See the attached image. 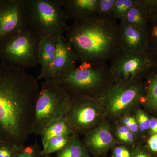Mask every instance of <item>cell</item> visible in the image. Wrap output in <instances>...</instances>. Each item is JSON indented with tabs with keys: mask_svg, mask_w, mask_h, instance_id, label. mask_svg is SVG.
Here are the masks:
<instances>
[{
	"mask_svg": "<svg viewBox=\"0 0 157 157\" xmlns=\"http://www.w3.org/2000/svg\"><path fill=\"white\" fill-rule=\"evenodd\" d=\"M71 104L65 117L73 133H86L98 122L101 111L97 99L90 96L71 98Z\"/></svg>",
	"mask_w": 157,
	"mask_h": 157,
	"instance_id": "cell-9",
	"label": "cell"
},
{
	"mask_svg": "<svg viewBox=\"0 0 157 157\" xmlns=\"http://www.w3.org/2000/svg\"><path fill=\"white\" fill-rule=\"evenodd\" d=\"M42 37L28 25L0 41V65L11 70L25 71L39 63Z\"/></svg>",
	"mask_w": 157,
	"mask_h": 157,
	"instance_id": "cell-3",
	"label": "cell"
},
{
	"mask_svg": "<svg viewBox=\"0 0 157 157\" xmlns=\"http://www.w3.org/2000/svg\"><path fill=\"white\" fill-rule=\"evenodd\" d=\"M139 82L131 84L111 85L102 94V99L109 114L118 116L135 107L145 93Z\"/></svg>",
	"mask_w": 157,
	"mask_h": 157,
	"instance_id": "cell-8",
	"label": "cell"
},
{
	"mask_svg": "<svg viewBox=\"0 0 157 157\" xmlns=\"http://www.w3.org/2000/svg\"><path fill=\"white\" fill-rule=\"evenodd\" d=\"M76 137L75 134L68 135H61L50 139L44 148L42 149L44 154L57 153L64 148L68 144Z\"/></svg>",
	"mask_w": 157,
	"mask_h": 157,
	"instance_id": "cell-20",
	"label": "cell"
},
{
	"mask_svg": "<svg viewBox=\"0 0 157 157\" xmlns=\"http://www.w3.org/2000/svg\"><path fill=\"white\" fill-rule=\"evenodd\" d=\"M150 130L152 134H157V119L152 118L150 119Z\"/></svg>",
	"mask_w": 157,
	"mask_h": 157,
	"instance_id": "cell-32",
	"label": "cell"
},
{
	"mask_svg": "<svg viewBox=\"0 0 157 157\" xmlns=\"http://www.w3.org/2000/svg\"><path fill=\"white\" fill-rule=\"evenodd\" d=\"M135 157H150L146 154L144 153H140L139 154L135 156Z\"/></svg>",
	"mask_w": 157,
	"mask_h": 157,
	"instance_id": "cell-35",
	"label": "cell"
},
{
	"mask_svg": "<svg viewBox=\"0 0 157 157\" xmlns=\"http://www.w3.org/2000/svg\"><path fill=\"white\" fill-rule=\"evenodd\" d=\"M28 25L41 37L57 38L67 30L63 0H24Z\"/></svg>",
	"mask_w": 157,
	"mask_h": 157,
	"instance_id": "cell-5",
	"label": "cell"
},
{
	"mask_svg": "<svg viewBox=\"0 0 157 157\" xmlns=\"http://www.w3.org/2000/svg\"><path fill=\"white\" fill-rule=\"evenodd\" d=\"M57 39L50 36H43L41 38L39 49L40 72L36 78L38 81L44 79L53 61L56 53Z\"/></svg>",
	"mask_w": 157,
	"mask_h": 157,
	"instance_id": "cell-15",
	"label": "cell"
},
{
	"mask_svg": "<svg viewBox=\"0 0 157 157\" xmlns=\"http://www.w3.org/2000/svg\"><path fill=\"white\" fill-rule=\"evenodd\" d=\"M137 119L139 129L141 132L149 129L150 119L145 113L141 111H138L137 113Z\"/></svg>",
	"mask_w": 157,
	"mask_h": 157,
	"instance_id": "cell-26",
	"label": "cell"
},
{
	"mask_svg": "<svg viewBox=\"0 0 157 157\" xmlns=\"http://www.w3.org/2000/svg\"><path fill=\"white\" fill-rule=\"evenodd\" d=\"M22 147L0 141V157H15Z\"/></svg>",
	"mask_w": 157,
	"mask_h": 157,
	"instance_id": "cell-25",
	"label": "cell"
},
{
	"mask_svg": "<svg viewBox=\"0 0 157 157\" xmlns=\"http://www.w3.org/2000/svg\"><path fill=\"white\" fill-rule=\"evenodd\" d=\"M137 1V0H116L113 11L112 18L117 21H123L128 11L135 5Z\"/></svg>",
	"mask_w": 157,
	"mask_h": 157,
	"instance_id": "cell-22",
	"label": "cell"
},
{
	"mask_svg": "<svg viewBox=\"0 0 157 157\" xmlns=\"http://www.w3.org/2000/svg\"><path fill=\"white\" fill-rule=\"evenodd\" d=\"M118 23L95 16L73 22L66 32L80 63H106L118 49Z\"/></svg>",
	"mask_w": 157,
	"mask_h": 157,
	"instance_id": "cell-2",
	"label": "cell"
},
{
	"mask_svg": "<svg viewBox=\"0 0 157 157\" xmlns=\"http://www.w3.org/2000/svg\"><path fill=\"white\" fill-rule=\"evenodd\" d=\"M149 147L153 151L157 152V134L152 135L148 140Z\"/></svg>",
	"mask_w": 157,
	"mask_h": 157,
	"instance_id": "cell-29",
	"label": "cell"
},
{
	"mask_svg": "<svg viewBox=\"0 0 157 157\" xmlns=\"http://www.w3.org/2000/svg\"><path fill=\"white\" fill-rule=\"evenodd\" d=\"M121 22L139 28L146 29L149 22V15L143 0H137L135 5L128 11L124 19Z\"/></svg>",
	"mask_w": 157,
	"mask_h": 157,
	"instance_id": "cell-17",
	"label": "cell"
},
{
	"mask_svg": "<svg viewBox=\"0 0 157 157\" xmlns=\"http://www.w3.org/2000/svg\"><path fill=\"white\" fill-rule=\"evenodd\" d=\"M55 157H90L83 142L76 137L64 148L56 153Z\"/></svg>",
	"mask_w": 157,
	"mask_h": 157,
	"instance_id": "cell-18",
	"label": "cell"
},
{
	"mask_svg": "<svg viewBox=\"0 0 157 157\" xmlns=\"http://www.w3.org/2000/svg\"><path fill=\"white\" fill-rule=\"evenodd\" d=\"M71 96L58 81L45 79L34 106L31 134L40 136L44 128L52 122L65 117L70 107Z\"/></svg>",
	"mask_w": 157,
	"mask_h": 157,
	"instance_id": "cell-4",
	"label": "cell"
},
{
	"mask_svg": "<svg viewBox=\"0 0 157 157\" xmlns=\"http://www.w3.org/2000/svg\"><path fill=\"white\" fill-rule=\"evenodd\" d=\"M43 150L37 139L35 143L23 147L15 157H44Z\"/></svg>",
	"mask_w": 157,
	"mask_h": 157,
	"instance_id": "cell-24",
	"label": "cell"
},
{
	"mask_svg": "<svg viewBox=\"0 0 157 157\" xmlns=\"http://www.w3.org/2000/svg\"><path fill=\"white\" fill-rule=\"evenodd\" d=\"M27 26L24 0H2L0 3V41Z\"/></svg>",
	"mask_w": 157,
	"mask_h": 157,
	"instance_id": "cell-11",
	"label": "cell"
},
{
	"mask_svg": "<svg viewBox=\"0 0 157 157\" xmlns=\"http://www.w3.org/2000/svg\"><path fill=\"white\" fill-rule=\"evenodd\" d=\"M44 157H51V155L49 154H44Z\"/></svg>",
	"mask_w": 157,
	"mask_h": 157,
	"instance_id": "cell-36",
	"label": "cell"
},
{
	"mask_svg": "<svg viewBox=\"0 0 157 157\" xmlns=\"http://www.w3.org/2000/svg\"><path fill=\"white\" fill-rule=\"evenodd\" d=\"M78 56L64 36L57 39L55 56L44 79L58 81L77 67Z\"/></svg>",
	"mask_w": 157,
	"mask_h": 157,
	"instance_id": "cell-10",
	"label": "cell"
},
{
	"mask_svg": "<svg viewBox=\"0 0 157 157\" xmlns=\"http://www.w3.org/2000/svg\"><path fill=\"white\" fill-rule=\"evenodd\" d=\"M130 132V131L129 130L128 128L126 126L124 125L120 127L118 129L117 131L118 137L121 140L122 138L124 137L126 135Z\"/></svg>",
	"mask_w": 157,
	"mask_h": 157,
	"instance_id": "cell-30",
	"label": "cell"
},
{
	"mask_svg": "<svg viewBox=\"0 0 157 157\" xmlns=\"http://www.w3.org/2000/svg\"><path fill=\"white\" fill-rule=\"evenodd\" d=\"M116 0H98L96 15L102 18H112L113 11Z\"/></svg>",
	"mask_w": 157,
	"mask_h": 157,
	"instance_id": "cell-23",
	"label": "cell"
},
{
	"mask_svg": "<svg viewBox=\"0 0 157 157\" xmlns=\"http://www.w3.org/2000/svg\"><path fill=\"white\" fill-rule=\"evenodd\" d=\"M147 30L148 39L147 52L157 67V17L149 21Z\"/></svg>",
	"mask_w": 157,
	"mask_h": 157,
	"instance_id": "cell-21",
	"label": "cell"
},
{
	"mask_svg": "<svg viewBox=\"0 0 157 157\" xmlns=\"http://www.w3.org/2000/svg\"><path fill=\"white\" fill-rule=\"evenodd\" d=\"M73 130L65 117L60 118L48 124L40 135L42 142V149L47 144L48 140L53 137L73 135Z\"/></svg>",
	"mask_w": 157,
	"mask_h": 157,
	"instance_id": "cell-16",
	"label": "cell"
},
{
	"mask_svg": "<svg viewBox=\"0 0 157 157\" xmlns=\"http://www.w3.org/2000/svg\"><path fill=\"white\" fill-rule=\"evenodd\" d=\"M83 143L87 150L98 152L111 147L114 139L108 125L103 124L86 132Z\"/></svg>",
	"mask_w": 157,
	"mask_h": 157,
	"instance_id": "cell-13",
	"label": "cell"
},
{
	"mask_svg": "<svg viewBox=\"0 0 157 157\" xmlns=\"http://www.w3.org/2000/svg\"><path fill=\"white\" fill-rule=\"evenodd\" d=\"M121 140L124 141H125V142H129V143L133 142L134 140V135H133V133L131 132H129Z\"/></svg>",
	"mask_w": 157,
	"mask_h": 157,
	"instance_id": "cell-33",
	"label": "cell"
},
{
	"mask_svg": "<svg viewBox=\"0 0 157 157\" xmlns=\"http://www.w3.org/2000/svg\"><path fill=\"white\" fill-rule=\"evenodd\" d=\"M146 90V105L151 110L157 111V67L149 74Z\"/></svg>",
	"mask_w": 157,
	"mask_h": 157,
	"instance_id": "cell-19",
	"label": "cell"
},
{
	"mask_svg": "<svg viewBox=\"0 0 157 157\" xmlns=\"http://www.w3.org/2000/svg\"><path fill=\"white\" fill-rule=\"evenodd\" d=\"M135 119V118L131 117H126L124 118L123 120V123L124 125L127 126L129 124H131Z\"/></svg>",
	"mask_w": 157,
	"mask_h": 157,
	"instance_id": "cell-34",
	"label": "cell"
},
{
	"mask_svg": "<svg viewBox=\"0 0 157 157\" xmlns=\"http://www.w3.org/2000/svg\"><path fill=\"white\" fill-rule=\"evenodd\" d=\"M109 61L111 79L115 83L123 85L139 82L140 77L148 76L155 67L147 51L131 52L118 49Z\"/></svg>",
	"mask_w": 157,
	"mask_h": 157,
	"instance_id": "cell-7",
	"label": "cell"
},
{
	"mask_svg": "<svg viewBox=\"0 0 157 157\" xmlns=\"http://www.w3.org/2000/svg\"><path fill=\"white\" fill-rule=\"evenodd\" d=\"M2 0H0V3H1V2H2Z\"/></svg>",
	"mask_w": 157,
	"mask_h": 157,
	"instance_id": "cell-37",
	"label": "cell"
},
{
	"mask_svg": "<svg viewBox=\"0 0 157 157\" xmlns=\"http://www.w3.org/2000/svg\"><path fill=\"white\" fill-rule=\"evenodd\" d=\"M115 157H131L130 152L124 147H119L114 150Z\"/></svg>",
	"mask_w": 157,
	"mask_h": 157,
	"instance_id": "cell-28",
	"label": "cell"
},
{
	"mask_svg": "<svg viewBox=\"0 0 157 157\" xmlns=\"http://www.w3.org/2000/svg\"><path fill=\"white\" fill-rule=\"evenodd\" d=\"M126 126L128 127L130 132H132V133H136L138 132V129H139L138 124L135 119L131 124H129Z\"/></svg>",
	"mask_w": 157,
	"mask_h": 157,
	"instance_id": "cell-31",
	"label": "cell"
},
{
	"mask_svg": "<svg viewBox=\"0 0 157 157\" xmlns=\"http://www.w3.org/2000/svg\"><path fill=\"white\" fill-rule=\"evenodd\" d=\"M117 38L120 50L131 52L147 51L148 39L147 28L140 29L120 22Z\"/></svg>",
	"mask_w": 157,
	"mask_h": 157,
	"instance_id": "cell-12",
	"label": "cell"
},
{
	"mask_svg": "<svg viewBox=\"0 0 157 157\" xmlns=\"http://www.w3.org/2000/svg\"><path fill=\"white\" fill-rule=\"evenodd\" d=\"M98 0H63V9L68 20L73 22L97 16Z\"/></svg>",
	"mask_w": 157,
	"mask_h": 157,
	"instance_id": "cell-14",
	"label": "cell"
},
{
	"mask_svg": "<svg viewBox=\"0 0 157 157\" xmlns=\"http://www.w3.org/2000/svg\"><path fill=\"white\" fill-rule=\"evenodd\" d=\"M107 77L111 78L107 64L80 63L58 82L71 98L92 97V94L103 87Z\"/></svg>",
	"mask_w": 157,
	"mask_h": 157,
	"instance_id": "cell-6",
	"label": "cell"
},
{
	"mask_svg": "<svg viewBox=\"0 0 157 157\" xmlns=\"http://www.w3.org/2000/svg\"><path fill=\"white\" fill-rule=\"evenodd\" d=\"M149 15V21L157 17V0H143Z\"/></svg>",
	"mask_w": 157,
	"mask_h": 157,
	"instance_id": "cell-27",
	"label": "cell"
},
{
	"mask_svg": "<svg viewBox=\"0 0 157 157\" xmlns=\"http://www.w3.org/2000/svg\"><path fill=\"white\" fill-rule=\"evenodd\" d=\"M40 90L31 74L0 65V141L23 147L31 134Z\"/></svg>",
	"mask_w": 157,
	"mask_h": 157,
	"instance_id": "cell-1",
	"label": "cell"
}]
</instances>
